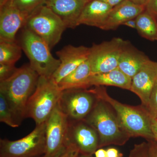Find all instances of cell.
<instances>
[{"mask_svg": "<svg viewBox=\"0 0 157 157\" xmlns=\"http://www.w3.org/2000/svg\"><path fill=\"white\" fill-rule=\"evenodd\" d=\"M39 77L29 64L17 68L12 76L0 81V94L6 98L19 126L26 118L27 104L36 90Z\"/></svg>", "mask_w": 157, "mask_h": 157, "instance_id": "obj_1", "label": "cell"}, {"mask_svg": "<svg viewBox=\"0 0 157 157\" xmlns=\"http://www.w3.org/2000/svg\"><path fill=\"white\" fill-rule=\"evenodd\" d=\"M92 89L97 98L107 103L115 112L118 119L131 137H141L147 141L154 140L152 132V116L141 104L132 106L123 104L111 98L104 86Z\"/></svg>", "mask_w": 157, "mask_h": 157, "instance_id": "obj_2", "label": "cell"}, {"mask_svg": "<svg viewBox=\"0 0 157 157\" xmlns=\"http://www.w3.org/2000/svg\"><path fill=\"white\" fill-rule=\"evenodd\" d=\"M84 120L98 133L99 148L110 145L122 146L131 137L122 127L112 107L99 98Z\"/></svg>", "mask_w": 157, "mask_h": 157, "instance_id": "obj_3", "label": "cell"}, {"mask_svg": "<svg viewBox=\"0 0 157 157\" xmlns=\"http://www.w3.org/2000/svg\"><path fill=\"white\" fill-rule=\"evenodd\" d=\"M19 45L29 60V64L39 76L50 78L60 64L55 58L48 44L28 29L22 28Z\"/></svg>", "mask_w": 157, "mask_h": 157, "instance_id": "obj_4", "label": "cell"}, {"mask_svg": "<svg viewBox=\"0 0 157 157\" xmlns=\"http://www.w3.org/2000/svg\"><path fill=\"white\" fill-rule=\"evenodd\" d=\"M62 92L51 78L39 76L27 104L26 118L33 119L36 125L45 122L57 105Z\"/></svg>", "mask_w": 157, "mask_h": 157, "instance_id": "obj_5", "label": "cell"}, {"mask_svg": "<svg viewBox=\"0 0 157 157\" xmlns=\"http://www.w3.org/2000/svg\"><path fill=\"white\" fill-rule=\"evenodd\" d=\"M23 27L43 39L51 49L59 43L67 29L61 19L45 5L29 16Z\"/></svg>", "mask_w": 157, "mask_h": 157, "instance_id": "obj_6", "label": "cell"}, {"mask_svg": "<svg viewBox=\"0 0 157 157\" xmlns=\"http://www.w3.org/2000/svg\"><path fill=\"white\" fill-rule=\"evenodd\" d=\"M45 122L21 139L0 140V157H39L45 152Z\"/></svg>", "mask_w": 157, "mask_h": 157, "instance_id": "obj_7", "label": "cell"}, {"mask_svg": "<svg viewBox=\"0 0 157 157\" xmlns=\"http://www.w3.org/2000/svg\"><path fill=\"white\" fill-rule=\"evenodd\" d=\"M98 100L92 88L65 90L58 105L69 121H81L89 114Z\"/></svg>", "mask_w": 157, "mask_h": 157, "instance_id": "obj_8", "label": "cell"}, {"mask_svg": "<svg viewBox=\"0 0 157 157\" xmlns=\"http://www.w3.org/2000/svg\"><path fill=\"white\" fill-rule=\"evenodd\" d=\"M128 41L114 38L109 41L95 44L90 48L88 60L92 74L107 73L118 67L122 51Z\"/></svg>", "mask_w": 157, "mask_h": 157, "instance_id": "obj_9", "label": "cell"}, {"mask_svg": "<svg viewBox=\"0 0 157 157\" xmlns=\"http://www.w3.org/2000/svg\"><path fill=\"white\" fill-rule=\"evenodd\" d=\"M69 120L58 105L45 121V152L48 157H58L69 145Z\"/></svg>", "mask_w": 157, "mask_h": 157, "instance_id": "obj_10", "label": "cell"}, {"mask_svg": "<svg viewBox=\"0 0 157 157\" xmlns=\"http://www.w3.org/2000/svg\"><path fill=\"white\" fill-rule=\"evenodd\" d=\"M69 121V144H74L81 154L93 155L99 148L100 144L96 130L85 120Z\"/></svg>", "mask_w": 157, "mask_h": 157, "instance_id": "obj_11", "label": "cell"}, {"mask_svg": "<svg viewBox=\"0 0 157 157\" xmlns=\"http://www.w3.org/2000/svg\"><path fill=\"white\" fill-rule=\"evenodd\" d=\"M90 53V48L86 46L67 45L56 54L60 64L51 77L54 82L58 84L63 78L76 70L78 66L87 60Z\"/></svg>", "mask_w": 157, "mask_h": 157, "instance_id": "obj_12", "label": "cell"}, {"mask_svg": "<svg viewBox=\"0 0 157 157\" xmlns=\"http://www.w3.org/2000/svg\"><path fill=\"white\" fill-rule=\"evenodd\" d=\"M28 17L9 2L0 7V41L16 42V34Z\"/></svg>", "mask_w": 157, "mask_h": 157, "instance_id": "obj_13", "label": "cell"}, {"mask_svg": "<svg viewBox=\"0 0 157 157\" xmlns=\"http://www.w3.org/2000/svg\"><path fill=\"white\" fill-rule=\"evenodd\" d=\"M157 81V62L150 59L147 62L132 78L130 91L140 98L145 107Z\"/></svg>", "mask_w": 157, "mask_h": 157, "instance_id": "obj_14", "label": "cell"}, {"mask_svg": "<svg viewBox=\"0 0 157 157\" xmlns=\"http://www.w3.org/2000/svg\"><path fill=\"white\" fill-rule=\"evenodd\" d=\"M88 0H47L45 6L63 21L67 28L78 26V18Z\"/></svg>", "mask_w": 157, "mask_h": 157, "instance_id": "obj_15", "label": "cell"}, {"mask_svg": "<svg viewBox=\"0 0 157 157\" xmlns=\"http://www.w3.org/2000/svg\"><path fill=\"white\" fill-rule=\"evenodd\" d=\"M144 10L145 6L137 5L130 0H125L112 8L101 29H116L126 21L135 19Z\"/></svg>", "mask_w": 157, "mask_h": 157, "instance_id": "obj_16", "label": "cell"}, {"mask_svg": "<svg viewBox=\"0 0 157 157\" xmlns=\"http://www.w3.org/2000/svg\"><path fill=\"white\" fill-rule=\"evenodd\" d=\"M112 8L100 0L89 1L82 11L78 25H84L101 29Z\"/></svg>", "mask_w": 157, "mask_h": 157, "instance_id": "obj_17", "label": "cell"}, {"mask_svg": "<svg viewBox=\"0 0 157 157\" xmlns=\"http://www.w3.org/2000/svg\"><path fill=\"white\" fill-rule=\"evenodd\" d=\"M148 57L127 42L122 51L118 68L131 78L149 60Z\"/></svg>", "mask_w": 157, "mask_h": 157, "instance_id": "obj_18", "label": "cell"}, {"mask_svg": "<svg viewBox=\"0 0 157 157\" xmlns=\"http://www.w3.org/2000/svg\"><path fill=\"white\" fill-rule=\"evenodd\" d=\"M132 78L118 68L107 73L94 74L90 76L89 88L96 86H114L123 89L131 90Z\"/></svg>", "mask_w": 157, "mask_h": 157, "instance_id": "obj_19", "label": "cell"}, {"mask_svg": "<svg viewBox=\"0 0 157 157\" xmlns=\"http://www.w3.org/2000/svg\"><path fill=\"white\" fill-rule=\"evenodd\" d=\"M92 75L88 60L83 62L58 84L62 91L72 89H88V80Z\"/></svg>", "mask_w": 157, "mask_h": 157, "instance_id": "obj_20", "label": "cell"}, {"mask_svg": "<svg viewBox=\"0 0 157 157\" xmlns=\"http://www.w3.org/2000/svg\"><path fill=\"white\" fill-rule=\"evenodd\" d=\"M136 30L144 39L154 41L157 40V21L145 10L135 18Z\"/></svg>", "mask_w": 157, "mask_h": 157, "instance_id": "obj_21", "label": "cell"}, {"mask_svg": "<svg viewBox=\"0 0 157 157\" xmlns=\"http://www.w3.org/2000/svg\"><path fill=\"white\" fill-rule=\"evenodd\" d=\"M22 48L18 42L0 41V64L15 65L20 59Z\"/></svg>", "mask_w": 157, "mask_h": 157, "instance_id": "obj_22", "label": "cell"}, {"mask_svg": "<svg viewBox=\"0 0 157 157\" xmlns=\"http://www.w3.org/2000/svg\"><path fill=\"white\" fill-rule=\"evenodd\" d=\"M47 0H9L12 6L28 16L41 6L45 5Z\"/></svg>", "mask_w": 157, "mask_h": 157, "instance_id": "obj_23", "label": "cell"}, {"mask_svg": "<svg viewBox=\"0 0 157 157\" xmlns=\"http://www.w3.org/2000/svg\"><path fill=\"white\" fill-rule=\"evenodd\" d=\"M0 121L9 126L15 128L19 126L16 123L14 114L2 94H0Z\"/></svg>", "mask_w": 157, "mask_h": 157, "instance_id": "obj_24", "label": "cell"}, {"mask_svg": "<svg viewBox=\"0 0 157 157\" xmlns=\"http://www.w3.org/2000/svg\"><path fill=\"white\" fill-rule=\"evenodd\" d=\"M129 157H154L151 153L148 142L136 144L130 152Z\"/></svg>", "mask_w": 157, "mask_h": 157, "instance_id": "obj_25", "label": "cell"}, {"mask_svg": "<svg viewBox=\"0 0 157 157\" xmlns=\"http://www.w3.org/2000/svg\"><path fill=\"white\" fill-rule=\"evenodd\" d=\"M146 108L151 116L157 117V81L152 90Z\"/></svg>", "mask_w": 157, "mask_h": 157, "instance_id": "obj_26", "label": "cell"}, {"mask_svg": "<svg viewBox=\"0 0 157 157\" xmlns=\"http://www.w3.org/2000/svg\"><path fill=\"white\" fill-rule=\"evenodd\" d=\"M17 69L15 65L0 64V81L6 80L11 77Z\"/></svg>", "mask_w": 157, "mask_h": 157, "instance_id": "obj_27", "label": "cell"}, {"mask_svg": "<svg viewBox=\"0 0 157 157\" xmlns=\"http://www.w3.org/2000/svg\"><path fill=\"white\" fill-rule=\"evenodd\" d=\"M79 154L78 148L73 144H70L58 157H78Z\"/></svg>", "mask_w": 157, "mask_h": 157, "instance_id": "obj_28", "label": "cell"}, {"mask_svg": "<svg viewBox=\"0 0 157 157\" xmlns=\"http://www.w3.org/2000/svg\"><path fill=\"white\" fill-rule=\"evenodd\" d=\"M145 10L157 21V0H149L145 6Z\"/></svg>", "mask_w": 157, "mask_h": 157, "instance_id": "obj_29", "label": "cell"}, {"mask_svg": "<svg viewBox=\"0 0 157 157\" xmlns=\"http://www.w3.org/2000/svg\"><path fill=\"white\" fill-rule=\"evenodd\" d=\"M107 157H123V155L116 148L110 147L106 150Z\"/></svg>", "mask_w": 157, "mask_h": 157, "instance_id": "obj_30", "label": "cell"}, {"mask_svg": "<svg viewBox=\"0 0 157 157\" xmlns=\"http://www.w3.org/2000/svg\"><path fill=\"white\" fill-rule=\"evenodd\" d=\"M151 129L154 140L157 142V117L152 116Z\"/></svg>", "mask_w": 157, "mask_h": 157, "instance_id": "obj_31", "label": "cell"}, {"mask_svg": "<svg viewBox=\"0 0 157 157\" xmlns=\"http://www.w3.org/2000/svg\"><path fill=\"white\" fill-rule=\"evenodd\" d=\"M147 141L153 155L154 157H157V142L154 140Z\"/></svg>", "mask_w": 157, "mask_h": 157, "instance_id": "obj_32", "label": "cell"}, {"mask_svg": "<svg viewBox=\"0 0 157 157\" xmlns=\"http://www.w3.org/2000/svg\"><path fill=\"white\" fill-rule=\"evenodd\" d=\"M100 1L108 4L109 6L113 8L125 0H100Z\"/></svg>", "mask_w": 157, "mask_h": 157, "instance_id": "obj_33", "label": "cell"}, {"mask_svg": "<svg viewBox=\"0 0 157 157\" xmlns=\"http://www.w3.org/2000/svg\"><path fill=\"white\" fill-rule=\"evenodd\" d=\"M94 154L95 157H107V150L103 148H98Z\"/></svg>", "mask_w": 157, "mask_h": 157, "instance_id": "obj_34", "label": "cell"}, {"mask_svg": "<svg viewBox=\"0 0 157 157\" xmlns=\"http://www.w3.org/2000/svg\"><path fill=\"white\" fill-rule=\"evenodd\" d=\"M123 25H125L129 28H131L136 29V21L135 19H131L128 21L124 23Z\"/></svg>", "mask_w": 157, "mask_h": 157, "instance_id": "obj_35", "label": "cell"}, {"mask_svg": "<svg viewBox=\"0 0 157 157\" xmlns=\"http://www.w3.org/2000/svg\"><path fill=\"white\" fill-rule=\"evenodd\" d=\"M130 1L137 5L145 6L149 0H130Z\"/></svg>", "mask_w": 157, "mask_h": 157, "instance_id": "obj_36", "label": "cell"}, {"mask_svg": "<svg viewBox=\"0 0 157 157\" xmlns=\"http://www.w3.org/2000/svg\"><path fill=\"white\" fill-rule=\"evenodd\" d=\"M8 1L9 0H0V7L4 6Z\"/></svg>", "mask_w": 157, "mask_h": 157, "instance_id": "obj_37", "label": "cell"}, {"mask_svg": "<svg viewBox=\"0 0 157 157\" xmlns=\"http://www.w3.org/2000/svg\"><path fill=\"white\" fill-rule=\"evenodd\" d=\"M78 157H93V155H85L83 154H79L78 155Z\"/></svg>", "mask_w": 157, "mask_h": 157, "instance_id": "obj_38", "label": "cell"}, {"mask_svg": "<svg viewBox=\"0 0 157 157\" xmlns=\"http://www.w3.org/2000/svg\"><path fill=\"white\" fill-rule=\"evenodd\" d=\"M48 157L46 156L45 155H42V156H41V157Z\"/></svg>", "mask_w": 157, "mask_h": 157, "instance_id": "obj_39", "label": "cell"}, {"mask_svg": "<svg viewBox=\"0 0 157 157\" xmlns=\"http://www.w3.org/2000/svg\"><path fill=\"white\" fill-rule=\"evenodd\" d=\"M88 1H91V0H88Z\"/></svg>", "mask_w": 157, "mask_h": 157, "instance_id": "obj_40", "label": "cell"}]
</instances>
